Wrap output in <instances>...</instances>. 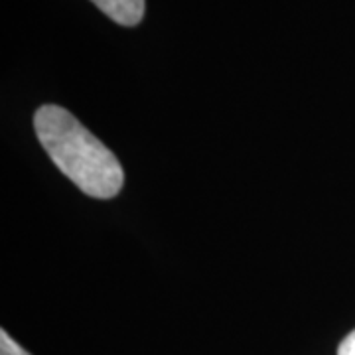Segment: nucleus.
I'll return each mask as SVG.
<instances>
[{"mask_svg": "<svg viewBox=\"0 0 355 355\" xmlns=\"http://www.w3.org/2000/svg\"><path fill=\"white\" fill-rule=\"evenodd\" d=\"M34 128L53 164L83 193L111 200L123 190L125 172L119 158L69 111L44 105L36 111Z\"/></svg>", "mask_w": 355, "mask_h": 355, "instance_id": "1", "label": "nucleus"}, {"mask_svg": "<svg viewBox=\"0 0 355 355\" xmlns=\"http://www.w3.org/2000/svg\"><path fill=\"white\" fill-rule=\"evenodd\" d=\"M91 2L121 26L140 24L144 16V0H91Z\"/></svg>", "mask_w": 355, "mask_h": 355, "instance_id": "2", "label": "nucleus"}, {"mask_svg": "<svg viewBox=\"0 0 355 355\" xmlns=\"http://www.w3.org/2000/svg\"><path fill=\"white\" fill-rule=\"evenodd\" d=\"M0 355H30L24 347H20L12 338L2 330L0 331Z\"/></svg>", "mask_w": 355, "mask_h": 355, "instance_id": "3", "label": "nucleus"}, {"mask_svg": "<svg viewBox=\"0 0 355 355\" xmlns=\"http://www.w3.org/2000/svg\"><path fill=\"white\" fill-rule=\"evenodd\" d=\"M338 355H355V330L340 343Z\"/></svg>", "mask_w": 355, "mask_h": 355, "instance_id": "4", "label": "nucleus"}]
</instances>
